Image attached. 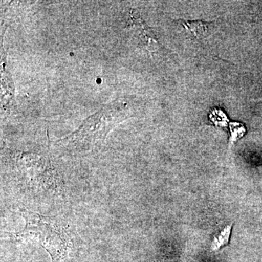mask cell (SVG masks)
<instances>
[{"label": "cell", "mask_w": 262, "mask_h": 262, "mask_svg": "<svg viewBox=\"0 0 262 262\" xmlns=\"http://www.w3.org/2000/svg\"><path fill=\"white\" fill-rule=\"evenodd\" d=\"M25 220L23 230L6 234L8 238L16 241L36 239L51 257V262H60L68 256L71 241L66 227L59 221L29 211L20 210Z\"/></svg>", "instance_id": "1"}, {"label": "cell", "mask_w": 262, "mask_h": 262, "mask_svg": "<svg viewBox=\"0 0 262 262\" xmlns=\"http://www.w3.org/2000/svg\"><path fill=\"white\" fill-rule=\"evenodd\" d=\"M182 24L184 28L196 39L203 37L208 32V24L201 20H184Z\"/></svg>", "instance_id": "2"}, {"label": "cell", "mask_w": 262, "mask_h": 262, "mask_svg": "<svg viewBox=\"0 0 262 262\" xmlns=\"http://www.w3.org/2000/svg\"><path fill=\"white\" fill-rule=\"evenodd\" d=\"M232 227V225L227 226L218 235L215 236L212 243L211 251H218L221 248L228 244Z\"/></svg>", "instance_id": "3"}]
</instances>
